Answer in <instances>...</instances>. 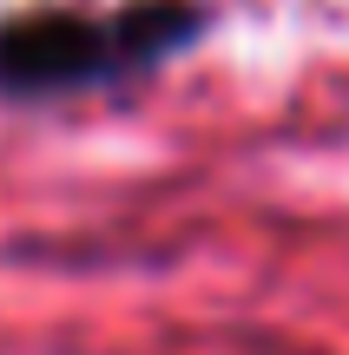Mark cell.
<instances>
[{
	"instance_id": "obj_1",
	"label": "cell",
	"mask_w": 349,
	"mask_h": 355,
	"mask_svg": "<svg viewBox=\"0 0 349 355\" xmlns=\"http://www.w3.org/2000/svg\"><path fill=\"white\" fill-rule=\"evenodd\" d=\"M198 33H205L198 0H132L119 13H20V20H0V92L46 99V92L112 86V79L165 66Z\"/></svg>"
}]
</instances>
